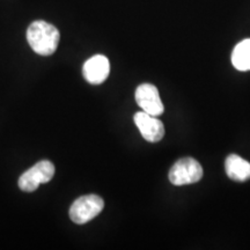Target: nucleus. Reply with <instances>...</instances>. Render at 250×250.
<instances>
[{"label": "nucleus", "instance_id": "nucleus-7", "mask_svg": "<svg viewBox=\"0 0 250 250\" xmlns=\"http://www.w3.org/2000/svg\"><path fill=\"white\" fill-rule=\"evenodd\" d=\"M83 73L89 83L100 85L104 83L110 73V62L105 56L95 55L83 64Z\"/></svg>", "mask_w": 250, "mask_h": 250}, {"label": "nucleus", "instance_id": "nucleus-8", "mask_svg": "<svg viewBox=\"0 0 250 250\" xmlns=\"http://www.w3.org/2000/svg\"><path fill=\"white\" fill-rule=\"evenodd\" d=\"M227 176L236 182H246L250 179V162L236 154L227 156L225 161Z\"/></svg>", "mask_w": 250, "mask_h": 250}, {"label": "nucleus", "instance_id": "nucleus-2", "mask_svg": "<svg viewBox=\"0 0 250 250\" xmlns=\"http://www.w3.org/2000/svg\"><path fill=\"white\" fill-rule=\"evenodd\" d=\"M104 202L98 195H86L76 199L71 205L70 218L73 223L83 225L101 213Z\"/></svg>", "mask_w": 250, "mask_h": 250}, {"label": "nucleus", "instance_id": "nucleus-5", "mask_svg": "<svg viewBox=\"0 0 250 250\" xmlns=\"http://www.w3.org/2000/svg\"><path fill=\"white\" fill-rule=\"evenodd\" d=\"M136 101L143 111L147 112L152 116H160L165 110L158 88L151 83H143L137 87Z\"/></svg>", "mask_w": 250, "mask_h": 250}, {"label": "nucleus", "instance_id": "nucleus-6", "mask_svg": "<svg viewBox=\"0 0 250 250\" xmlns=\"http://www.w3.org/2000/svg\"><path fill=\"white\" fill-rule=\"evenodd\" d=\"M133 120L145 140L149 143H158L164 138L165 126L156 116H152L145 111H140L134 114Z\"/></svg>", "mask_w": 250, "mask_h": 250}, {"label": "nucleus", "instance_id": "nucleus-9", "mask_svg": "<svg viewBox=\"0 0 250 250\" xmlns=\"http://www.w3.org/2000/svg\"><path fill=\"white\" fill-rule=\"evenodd\" d=\"M232 62L239 71L250 70V39L240 42L233 50Z\"/></svg>", "mask_w": 250, "mask_h": 250}, {"label": "nucleus", "instance_id": "nucleus-1", "mask_svg": "<svg viewBox=\"0 0 250 250\" xmlns=\"http://www.w3.org/2000/svg\"><path fill=\"white\" fill-rule=\"evenodd\" d=\"M61 34L54 24L43 20L34 21L27 29V41L30 48L41 56L55 54L58 48Z\"/></svg>", "mask_w": 250, "mask_h": 250}, {"label": "nucleus", "instance_id": "nucleus-3", "mask_svg": "<svg viewBox=\"0 0 250 250\" xmlns=\"http://www.w3.org/2000/svg\"><path fill=\"white\" fill-rule=\"evenodd\" d=\"M203 167L192 158H182L174 164L169 170V181L174 186H187L202 180Z\"/></svg>", "mask_w": 250, "mask_h": 250}, {"label": "nucleus", "instance_id": "nucleus-4", "mask_svg": "<svg viewBox=\"0 0 250 250\" xmlns=\"http://www.w3.org/2000/svg\"><path fill=\"white\" fill-rule=\"evenodd\" d=\"M55 175V166L48 160L37 162L19 179V187L24 192H33L41 184L48 183Z\"/></svg>", "mask_w": 250, "mask_h": 250}]
</instances>
